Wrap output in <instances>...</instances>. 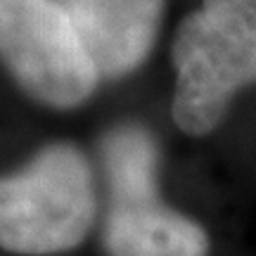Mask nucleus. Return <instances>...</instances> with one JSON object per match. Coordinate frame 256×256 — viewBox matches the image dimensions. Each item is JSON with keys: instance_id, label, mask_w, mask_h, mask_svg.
Wrapping results in <instances>:
<instances>
[{"instance_id": "1", "label": "nucleus", "mask_w": 256, "mask_h": 256, "mask_svg": "<svg viewBox=\"0 0 256 256\" xmlns=\"http://www.w3.org/2000/svg\"><path fill=\"white\" fill-rule=\"evenodd\" d=\"M174 64L176 124L206 136L232 95L256 83V0H204L176 34Z\"/></svg>"}, {"instance_id": "2", "label": "nucleus", "mask_w": 256, "mask_h": 256, "mask_svg": "<svg viewBox=\"0 0 256 256\" xmlns=\"http://www.w3.org/2000/svg\"><path fill=\"white\" fill-rule=\"evenodd\" d=\"M95 220L92 174L72 145H50L0 178V247L48 256L78 247Z\"/></svg>"}, {"instance_id": "3", "label": "nucleus", "mask_w": 256, "mask_h": 256, "mask_svg": "<svg viewBox=\"0 0 256 256\" xmlns=\"http://www.w3.org/2000/svg\"><path fill=\"white\" fill-rule=\"evenodd\" d=\"M112 202L104 220L110 256H206L202 226L174 211L156 192V147L147 130L124 126L102 145Z\"/></svg>"}, {"instance_id": "4", "label": "nucleus", "mask_w": 256, "mask_h": 256, "mask_svg": "<svg viewBox=\"0 0 256 256\" xmlns=\"http://www.w3.org/2000/svg\"><path fill=\"white\" fill-rule=\"evenodd\" d=\"M0 60L14 81L50 107H76L98 74L57 0H0Z\"/></svg>"}, {"instance_id": "5", "label": "nucleus", "mask_w": 256, "mask_h": 256, "mask_svg": "<svg viewBox=\"0 0 256 256\" xmlns=\"http://www.w3.org/2000/svg\"><path fill=\"white\" fill-rule=\"evenodd\" d=\"M98 78L136 69L154 43L164 0H62Z\"/></svg>"}]
</instances>
